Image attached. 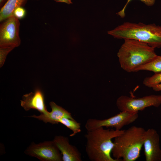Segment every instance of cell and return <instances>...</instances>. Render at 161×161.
I'll return each instance as SVG.
<instances>
[{"instance_id": "cell-1", "label": "cell", "mask_w": 161, "mask_h": 161, "mask_svg": "<svg viewBox=\"0 0 161 161\" xmlns=\"http://www.w3.org/2000/svg\"><path fill=\"white\" fill-rule=\"evenodd\" d=\"M124 131L105 129L103 127L87 131L85 135V151L89 159L92 161H119L111 156L114 145L112 139Z\"/></svg>"}, {"instance_id": "cell-2", "label": "cell", "mask_w": 161, "mask_h": 161, "mask_svg": "<svg viewBox=\"0 0 161 161\" xmlns=\"http://www.w3.org/2000/svg\"><path fill=\"white\" fill-rule=\"evenodd\" d=\"M124 40L117 56L121 68L127 72H134L157 55L155 48L146 43L132 39Z\"/></svg>"}, {"instance_id": "cell-3", "label": "cell", "mask_w": 161, "mask_h": 161, "mask_svg": "<svg viewBox=\"0 0 161 161\" xmlns=\"http://www.w3.org/2000/svg\"><path fill=\"white\" fill-rule=\"evenodd\" d=\"M108 34L119 39H132L145 42L154 48L161 47V26L126 22Z\"/></svg>"}, {"instance_id": "cell-4", "label": "cell", "mask_w": 161, "mask_h": 161, "mask_svg": "<svg viewBox=\"0 0 161 161\" xmlns=\"http://www.w3.org/2000/svg\"><path fill=\"white\" fill-rule=\"evenodd\" d=\"M145 130L141 127L132 126L114 138L112 153L119 161H134L140 156Z\"/></svg>"}, {"instance_id": "cell-5", "label": "cell", "mask_w": 161, "mask_h": 161, "mask_svg": "<svg viewBox=\"0 0 161 161\" xmlns=\"http://www.w3.org/2000/svg\"><path fill=\"white\" fill-rule=\"evenodd\" d=\"M116 104L121 111L138 112L148 107H159L161 105V95H152L138 98L122 95L117 98Z\"/></svg>"}, {"instance_id": "cell-6", "label": "cell", "mask_w": 161, "mask_h": 161, "mask_svg": "<svg viewBox=\"0 0 161 161\" xmlns=\"http://www.w3.org/2000/svg\"><path fill=\"white\" fill-rule=\"evenodd\" d=\"M138 117V112L121 111L119 113L106 119L89 118L87 120L85 127L87 131L104 127L114 128L115 129L120 130L124 126L134 122Z\"/></svg>"}, {"instance_id": "cell-7", "label": "cell", "mask_w": 161, "mask_h": 161, "mask_svg": "<svg viewBox=\"0 0 161 161\" xmlns=\"http://www.w3.org/2000/svg\"><path fill=\"white\" fill-rule=\"evenodd\" d=\"M0 25V47L15 48L21 44L19 36L20 22L12 16L1 22Z\"/></svg>"}, {"instance_id": "cell-8", "label": "cell", "mask_w": 161, "mask_h": 161, "mask_svg": "<svg viewBox=\"0 0 161 161\" xmlns=\"http://www.w3.org/2000/svg\"><path fill=\"white\" fill-rule=\"evenodd\" d=\"M28 155L43 161H61L62 155L53 140L32 143L25 150Z\"/></svg>"}, {"instance_id": "cell-9", "label": "cell", "mask_w": 161, "mask_h": 161, "mask_svg": "<svg viewBox=\"0 0 161 161\" xmlns=\"http://www.w3.org/2000/svg\"><path fill=\"white\" fill-rule=\"evenodd\" d=\"M143 146L145 161L161 160L160 136L156 130L152 128L145 131Z\"/></svg>"}, {"instance_id": "cell-10", "label": "cell", "mask_w": 161, "mask_h": 161, "mask_svg": "<svg viewBox=\"0 0 161 161\" xmlns=\"http://www.w3.org/2000/svg\"><path fill=\"white\" fill-rule=\"evenodd\" d=\"M21 106L26 111L31 109L38 110L41 114H45L47 111L45 104L44 93L39 89L23 95L20 100Z\"/></svg>"}, {"instance_id": "cell-11", "label": "cell", "mask_w": 161, "mask_h": 161, "mask_svg": "<svg viewBox=\"0 0 161 161\" xmlns=\"http://www.w3.org/2000/svg\"><path fill=\"white\" fill-rule=\"evenodd\" d=\"M62 155L63 161H82L81 154L77 148L70 144L69 138L56 135L53 140Z\"/></svg>"}, {"instance_id": "cell-12", "label": "cell", "mask_w": 161, "mask_h": 161, "mask_svg": "<svg viewBox=\"0 0 161 161\" xmlns=\"http://www.w3.org/2000/svg\"><path fill=\"white\" fill-rule=\"evenodd\" d=\"M52 111L45 114H41L39 116L33 115L31 117L42 120L45 123H49L52 124H58L59 120L63 117L75 119L71 114L62 107L58 105L55 102H50Z\"/></svg>"}, {"instance_id": "cell-13", "label": "cell", "mask_w": 161, "mask_h": 161, "mask_svg": "<svg viewBox=\"0 0 161 161\" xmlns=\"http://www.w3.org/2000/svg\"><path fill=\"white\" fill-rule=\"evenodd\" d=\"M27 0H8L1 8L0 21L1 22L12 16L17 8L24 6Z\"/></svg>"}, {"instance_id": "cell-14", "label": "cell", "mask_w": 161, "mask_h": 161, "mask_svg": "<svg viewBox=\"0 0 161 161\" xmlns=\"http://www.w3.org/2000/svg\"><path fill=\"white\" fill-rule=\"evenodd\" d=\"M142 70L151 71L155 73L161 72V56L157 55L150 62L136 69L134 72Z\"/></svg>"}, {"instance_id": "cell-15", "label": "cell", "mask_w": 161, "mask_h": 161, "mask_svg": "<svg viewBox=\"0 0 161 161\" xmlns=\"http://www.w3.org/2000/svg\"><path fill=\"white\" fill-rule=\"evenodd\" d=\"M71 130L72 133L70 135L73 137L81 131V124L75 119H71L66 117H63L58 121Z\"/></svg>"}, {"instance_id": "cell-16", "label": "cell", "mask_w": 161, "mask_h": 161, "mask_svg": "<svg viewBox=\"0 0 161 161\" xmlns=\"http://www.w3.org/2000/svg\"><path fill=\"white\" fill-rule=\"evenodd\" d=\"M160 83H161V72L155 73L151 77H146L143 81V84L149 88H152Z\"/></svg>"}, {"instance_id": "cell-17", "label": "cell", "mask_w": 161, "mask_h": 161, "mask_svg": "<svg viewBox=\"0 0 161 161\" xmlns=\"http://www.w3.org/2000/svg\"><path fill=\"white\" fill-rule=\"evenodd\" d=\"M132 0H128L123 9L116 14L121 18H123L125 16V11L128 4ZM148 6H151L153 5L155 2L156 0H139Z\"/></svg>"}, {"instance_id": "cell-18", "label": "cell", "mask_w": 161, "mask_h": 161, "mask_svg": "<svg viewBox=\"0 0 161 161\" xmlns=\"http://www.w3.org/2000/svg\"><path fill=\"white\" fill-rule=\"evenodd\" d=\"M14 47H0V66H2L8 54Z\"/></svg>"}, {"instance_id": "cell-19", "label": "cell", "mask_w": 161, "mask_h": 161, "mask_svg": "<svg viewBox=\"0 0 161 161\" xmlns=\"http://www.w3.org/2000/svg\"><path fill=\"white\" fill-rule=\"evenodd\" d=\"M26 11L22 7H20L16 8L13 13V16L18 19L24 18L25 16Z\"/></svg>"}, {"instance_id": "cell-20", "label": "cell", "mask_w": 161, "mask_h": 161, "mask_svg": "<svg viewBox=\"0 0 161 161\" xmlns=\"http://www.w3.org/2000/svg\"><path fill=\"white\" fill-rule=\"evenodd\" d=\"M152 88L155 91H161V83L154 86Z\"/></svg>"}, {"instance_id": "cell-21", "label": "cell", "mask_w": 161, "mask_h": 161, "mask_svg": "<svg viewBox=\"0 0 161 161\" xmlns=\"http://www.w3.org/2000/svg\"><path fill=\"white\" fill-rule=\"evenodd\" d=\"M56 2H64L68 4H72L71 1V0H53Z\"/></svg>"}, {"instance_id": "cell-22", "label": "cell", "mask_w": 161, "mask_h": 161, "mask_svg": "<svg viewBox=\"0 0 161 161\" xmlns=\"http://www.w3.org/2000/svg\"><path fill=\"white\" fill-rule=\"evenodd\" d=\"M8 0H0V7H3Z\"/></svg>"}]
</instances>
